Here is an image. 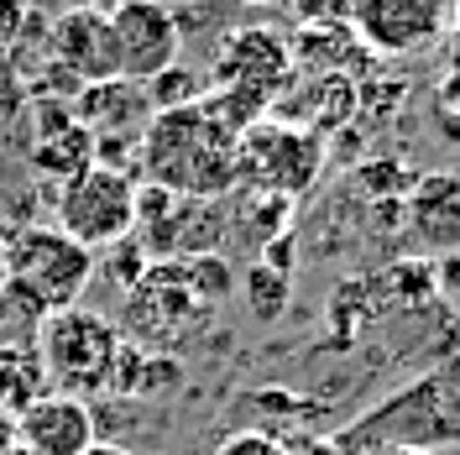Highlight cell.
<instances>
[{"mask_svg": "<svg viewBox=\"0 0 460 455\" xmlns=\"http://www.w3.org/2000/svg\"><path fill=\"white\" fill-rule=\"evenodd\" d=\"M450 68H460V27H456V37H450Z\"/></svg>", "mask_w": 460, "mask_h": 455, "instance_id": "obj_32", "label": "cell"}, {"mask_svg": "<svg viewBox=\"0 0 460 455\" xmlns=\"http://www.w3.org/2000/svg\"><path fill=\"white\" fill-rule=\"evenodd\" d=\"M84 455H131V451H126V445H115V440H94Z\"/></svg>", "mask_w": 460, "mask_h": 455, "instance_id": "obj_30", "label": "cell"}, {"mask_svg": "<svg viewBox=\"0 0 460 455\" xmlns=\"http://www.w3.org/2000/svg\"><path fill=\"white\" fill-rule=\"evenodd\" d=\"M350 53H356L350 22H304L298 42H293V58L304 68H324V74H341V63H350Z\"/></svg>", "mask_w": 460, "mask_h": 455, "instance_id": "obj_17", "label": "cell"}, {"mask_svg": "<svg viewBox=\"0 0 460 455\" xmlns=\"http://www.w3.org/2000/svg\"><path fill=\"white\" fill-rule=\"evenodd\" d=\"M424 115H429V126H434V137H439V142L460 147V68H450V74L429 89Z\"/></svg>", "mask_w": 460, "mask_h": 455, "instance_id": "obj_20", "label": "cell"}, {"mask_svg": "<svg viewBox=\"0 0 460 455\" xmlns=\"http://www.w3.org/2000/svg\"><path fill=\"white\" fill-rule=\"evenodd\" d=\"M235 147L241 131H230L209 94H199L194 105L152 111L137 147V168L146 183H163L183 200H220L235 189Z\"/></svg>", "mask_w": 460, "mask_h": 455, "instance_id": "obj_1", "label": "cell"}, {"mask_svg": "<svg viewBox=\"0 0 460 455\" xmlns=\"http://www.w3.org/2000/svg\"><path fill=\"white\" fill-rule=\"evenodd\" d=\"M74 120L89 126L94 137H142L146 120H152L146 85H131V79H100V85H84L79 94H74Z\"/></svg>", "mask_w": 460, "mask_h": 455, "instance_id": "obj_13", "label": "cell"}, {"mask_svg": "<svg viewBox=\"0 0 460 455\" xmlns=\"http://www.w3.org/2000/svg\"><path fill=\"white\" fill-rule=\"evenodd\" d=\"M356 0H304V16L309 22H350Z\"/></svg>", "mask_w": 460, "mask_h": 455, "instance_id": "obj_25", "label": "cell"}, {"mask_svg": "<svg viewBox=\"0 0 460 455\" xmlns=\"http://www.w3.org/2000/svg\"><path fill=\"white\" fill-rule=\"evenodd\" d=\"M0 293H5V262H0Z\"/></svg>", "mask_w": 460, "mask_h": 455, "instance_id": "obj_34", "label": "cell"}, {"mask_svg": "<svg viewBox=\"0 0 460 455\" xmlns=\"http://www.w3.org/2000/svg\"><path fill=\"white\" fill-rule=\"evenodd\" d=\"M361 455H434V451H408V445H382V451H361Z\"/></svg>", "mask_w": 460, "mask_h": 455, "instance_id": "obj_31", "label": "cell"}, {"mask_svg": "<svg viewBox=\"0 0 460 455\" xmlns=\"http://www.w3.org/2000/svg\"><path fill=\"white\" fill-rule=\"evenodd\" d=\"M319 168H324V137L293 120H257L235 147V183L278 200L309 194L319 183Z\"/></svg>", "mask_w": 460, "mask_h": 455, "instance_id": "obj_5", "label": "cell"}, {"mask_svg": "<svg viewBox=\"0 0 460 455\" xmlns=\"http://www.w3.org/2000/svg\"><path fill=\"white\" fill-rule=\"evenodd\" d=\"M74 126V100H31V142H42V137H58V131H68Z\"/></svg>", "mask_w": 460, "mask_h": 455, "instance_id": "obj_23", "label": "cell"}, {"mask_svg": "<svg viewBox=\"0 0 460 455\" xmlns=\"http://www.w3.org/2000/svg\"><path fill=\"white\" fill-rule=\"evenodd\" d=\"M199 79L183 68V63H172L168 74H157L152 85H146V100H152V111H172V105H194L199 100Z\"/></svg>", "mask_w": 460, "mask_h": 455, "instance_id": "obj_21", "label": "cell"}, {"mask_svg": "<svg viewBox=\"0 0 460 455\" xmlns=\"http://www.w3.org/2000/svg\"><path fill=\"white\" fill-rule=\"evenodd\" d=\"M37 361L48 371V388L68 393V398H111V377L120 361V330L100 309L84 304H68V309L42 314L37 325Z\"/></svg>", "mask_w": 460, "mask_h": 455, "instance_id": "obj_3", "label": "cell"}, {"mask_svg": "<svg viewBox=\"0 0 460 455\" xmlns=\"http://www.w3.org/2000/svg\"><path fill=\"white\" fill-rule=\"evenodd\" d=\"M163 5H194V0H163Z\"/></svg>", "mask_w": 460, "mask_h": 455, "instance_id": "obj_35", "label": "cell"}, {"mask_svg": "<svg viewBox=\"0 0 460 455\" xmlns=\"http://www.w3.org/2000/svg\"><path fill=\"white\" fill-rule=\"evenodd\" d=\"M27 163H31V173H37V178H48V183H68V178H79L84 168H94V131L74 120L68 131L31 142Z\"/></svg>", "mask_w": 460, "mask_h": 455, "instance_id": "obj_15", "label": "cell"}, {"mask_svg": "<svg viewBox=\"0 0 460 455\" xmlns=\"http://www.w3.org/2000/svg\"><path fill=\"white\" fill-rule=\"evenodd\" d=\"M5 455H31V451H27V445H11V451H5Z\"/></svg>", "mask_w": 460, "mask_h": 455, "instance_id": "obj_33", "label": "cell"}, {"mask_svg": "<svg viewBox=\"0 0 460 455\" xmlns=\"http://www.w3.org/2000/svg\"><path fill=\"white\" fill-rule=\"evenodd\" d=\"M0 262H5V283L22 288L42 314L79 304L84 288L94 283V267H100V256L89 252V246H79L68 230H58V226L5 230Z\"/></svg>", "mask_w": 460, "mask_h": 455, "instance_id": "obj_4", "label": "cell"}, {"mask_svg": "<svg viewBox=\"0 0 460 455\" xmlns=\"http://www.w3.org/2000/svg\"><path fill=\"white\" fill-rule=\"evenodd\" d=\"M350 27L376 53H419L445 31V0H356Z\"/></svg>", "mask_w": 460, "mask_h": 455, "instance_id": "obj_10", "label": "cell"}, {"mask_svg": "<svg viewBox=\"0 0 460 455\" xmlns=\"http://www.w3.org/2000/svg\"><path fill=\"white\" fill-rule=\"evenodd\" d=\"M42 393H53V388H48V371L37 361V345L31 341L0 345V408L16 419V414H27Z\"/></svg>", "mask_w": 460, "mask_h": 455, "instance_id": "obj_16", "label": "cell"}, {"mask_svg": "<svg viewBox=\"0 0 460 455\" xmlns=\"http://www.w3.org/2000/svg\"><path fill=\"white\" fill-rule=\"evenodd\" d=\"M283 451L288 455H345L335 445V434H283Z\"/></svg>", "mask_w": 460, "mask_h": 455, "instance_id": "obj_24", "label": "cell"}, {"mask_svg": "<svg viewBox=\"0 0 460 455\" xmlns=\"http://www.w3.org/2000/svg\"><path fill=\"white\" fill-rule=\"evenodd\" d=\"M111 37L120 79H131V85H152L183 53V27L163 0H120L111 11Z\"/></svg>", "mask_w": 460, "mask_h": 455, "instance_id": "obj_8", "label": "cell"}, {"mask_svg": "<svg viewBox=\"0 0 460 455\" xmlns=\"http://www.w3.org/2000/svg\"><path fill=\"white\" fill-rule=\"evenodd\" d=\"M100 440L94 408L68 393H42L27 414H16V445L31 455H84Z\"/></svg>", "mask_w": 460, "mask_h": 455, "instance_id": "obj_11", "label": "cell"}, {"mask_svg": "<svg viewBox=\"0 0 460 455\" xmlns=\"http://www.w3.org/2000/svg\"><path fill=\"white\" fill-rule=\"evenodd\" d=\"M11 445H16V419H11V414L0 408V455L11 451Z\"/></svg>", "mask_w": 460, "mask_h": 455, "instance_id": "obj_29", "label": "cell"}, {"mask_svg": "<svg viewBox=\"0 0 460 455\" xmlns=\"http://www.w3.org/2000/svg\"><path fill=\"white\" fill-rule=\"evenodd\" d=\"M293 85V48L272 27H241L226 37V48L215 53L209 89H226L257 105H278Z\"/></svg>", "mask_w": 460, "mask_h": 455, "instance_id": "obj_7", "label": "cell"}, {"mask_svg": "<svg viewBox=\"0 0 460 455\" xmlns=\"http://www.w3.org/2000/svg\"><path fill=\"white\" fill-rule=\"evenodd\" d=\"M408 241L429 256L460 252V173H424L402 194Z\"/></svg>", "mask_w": 460, "mask_h": 455, "instance_id": "obj_12", "label": "cell"}, {"mask_svg": "<svg viewBox=\"0 0 460 455\" xmlns=\"http://www.w3.org/2000/svg\"><path fill=\"white\" fill-rule=\"evenodd\" d=\"M434 288H450V293H460V252L434 256Z\"/></svg>", "mask_w": 460, "mask_h": 455, "instance_id": "obj_26", "label": "cell"}, {"mask_svg": "<svg viewBox=\"0 0 460 455\" xmlns=\"http://www.w3.org/2000/svg\"><path fill=\"white\" fill-rule=\"evenodd\" d=\"M58 5H63V11H105V16H111L120 0H58Z\"/></svg>", "mask_w": 460, "mask_h": 455, "instance_id": "obj_28", "label": "cell"}, {"mask_svg": "<svg viewBox=\"0 0 460 455\" xmlns=\"http://www.w3.org/2000/svg\"><path fill=\"white\" fill-rule=\"evenodd\" d=\"M48 58H53L79 89L100 85V79H120L111 16H105V11H58L53 31H48Z\"/></svg>", "mask_w": 460, "mask_h": 455, "instance_id": "obj_9", "label": "cell"}, {"mask_svg": "<svg viewBox=\"0 0 460 455\" xmlns=\"http://www.w3.org/2000/svg\"><path fill=\"white\" fill-rule=\"evenodd\" d=\"M183 262V283L189 293L199 299V304H220L235 293V272H230V262L220 252H204V256H178Z\"/></svg>", "mask_w": 460, "mask_h": 455, "instance_id": "obj_19", "label": "cell"}, {"mask_svg": "<svg viewBox=\"0 0 460 455\" xmlns=\"http://www.w3.org/2000/svg\"><path fill=\"white\" fill-rule=\"evenodd\" d=\"M450 440H460V345L434 371L398 388L393 398H382L356 424H345L335 434V445L345 455L382 451V445L434 451V445H450Z\"/></svg>", "mask_w": 460, "mask_h": 455, "instance_id": "obj_2", "label": "cell"}, {"mask_svg": "<svg viewBox=\"0 0 460 455\" xmlns=\"http://www.w3.org/2000/svg\"><path fill=\"white\" fill-rule=\"evenodd\" d=\"M215 455H288V451L283 434H272V429H230Z\"/></svg>", "mask_w": 460, "mask_h": 455, "instance_id": "obj_22", "label": "cell"}, {"mask_svg": "<svg viewBox=\"0 0 460 455\" xmlns=\"http://www.w3.org/2000/svg\"><path fill=\"white\" fill-rule=\"evenodd\" d=\"M241 299H246V314H252V319L272 325V319H283L288 314L293 272H278V267H267V262H252L246 278H241Z\"/></svg>", "mask_w": 460, "mask_h": 455, "instance_id": "obj_18", "label": "cell"}, {"mask_svg": "<svg viewBox=\"0 0 460 455\" xmlns=\"http://www.w3.org/2000/svg\"><path fill=\"white\" fill-rule=\"evenodd\" d=\"M53 226L68 230L89 252H111L115 241H126L137 230V178L94 163L79 178L58 183Z\"/></svg>", "mask_w": 460, "mask_h": 455, "instance_id": "obj_6", "label": "cell"}, {"mask_svg": "<svg viewBox=\"0 0 460 455\" xmlns=\"http://www.w3.org/2000/svg\"><path fill=\"white\" fill-rule=\"evenodd\" d=\"M22 22H27V0H0V37L5 42L22 31Z\"/></svg>", "mask_w": 460, "mask_h": 455, "instance_id": "obj_27", "label": "cell"}, {"mask_svg": "<svg viewBox=\"0 0 460 455\" xmlns=\"http://www.w3.org/2000/svg\"><path fill=\"white\" fill-rule=\"evenodd\" d=\"M361 111V89L350 74H319L314 85L298 94V120L293 126H304V131H314V137H330V131H341L350 115Z\"/></svg>", "mask_w": 460, "mask_h": 455, "instance_id": "obj_14", "label": "cell"}]
</instances>
